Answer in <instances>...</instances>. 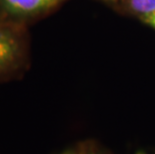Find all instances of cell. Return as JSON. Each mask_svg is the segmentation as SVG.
Listing matches in <instances>:
<instances>
[{"label":"cell","mask_w":155,"mask_h":154,"mask_svg":"<svg viewBox=\"0 0 155 154\" xmlns=\"http://www.w3.org/2000/svg\"><path fill=\"white\" fill-rule=\"evenodd\" d=\"M54 154H115L108 146L95 138H84L69 144Z\"/></svg>","instance_id":"1"},{"label":"cell","mask_w":155,"mask_h":154,"mask_svg":"<svg viewBox=\"0 0 155 154\" xmlns=\"http://www.w3.org/2000/svg\"><path fill=\"white\" fill-rule=\"evenodd\" d=\"M143 19L148 25L152 26V27L155 29V12L151 13V14L147 15V16H145V17H143Z\"/></svg>","instance_id":"4"},{"label":"cell","mask_w":155,"mask_h":154,"mask_svg":"<svg viewBox=\"0 0 155 154\" xmlns=\"http://www.w3.org/2000/svg\"><path fill=\"white\" fill-rule=\"evenodd\" d=\"M60 0H2L9 11L17 14H30L52 7Z\"/></svg>","instance_id":"2"},{"label":"cell","mask_w":155,"mask_h":154,"mask_svg":"<svg viewBox=\"0 0 155 154\" xmlns=\"http://www.w3.org/2000/svg\"><path fill=\"white\" fill-rule=\"evenodd\" d=\"M135 12L145 16L155 12V0H128Z\"/></svg>","instance_id":"3"},{"label":"cell","mask_w":155,"mask_h":154,"mask_svg":"<svg viewBox=\"0 0 155 154\" xmlns=\"http://www.w3.org/2000/svg\"><path fill=\"white\" fill-rule=\"evenodd\" d=\"M154 153H155V150H154Z\"/></svg>","instance_id":"6"},{"label":"cell","mask_w":155,"mask_h":154,"mask_svg":"<svg viewBox=\"0 0 155 154\" xmlns=\"http://www.w3.org/2000/svg\"><path fill=\"white\" fill-rule=\"evenodd\" d=\"M139 154H155V153H154V151H153L152 153H139Z\"/></svg>","instance_id":"5"}]
</instances>
